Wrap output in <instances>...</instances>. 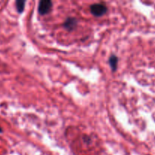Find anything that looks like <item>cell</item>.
<instances>
[{
    "label": "cell",
    "instance_id": "1",
    "mask_svg": "<svg viewBox=\"0 0 155 155\" xmlns=\"http://www.w3.org/2000/svg\"><path fill=\"white\" fill-rule=\"evenodd\" d=\"M90 9H91V14L96 17L102 16V15H105L107 12L106 6L105 5L101 4V3H96V4L91 5Z\"/></svg>",
    "mask_w": 155,
    "mask_h": 155
},
{
    "label": "cell",
    "instance_id": "2",
    "mask_svg": "<svg viewBox=\"0 0 155 155\" xmlns=\"http://www.w3.org/2000/svg\"><path fill=\"white\" fill-rule=\"evenodd\" d=\"M52 7H53V2L50 0H42L39 2L38 12L40 15H45L51 11Z\"/></svg>",
    "mask_w": 155,
    "mask_h": 155
},
{
    "label": "cell",
    "instance_id": "3",
    "mask_svg": "<svg viewBox=\"0 0 155 155\" xmlns=\"http://www.w3.org/2000/svg\"><path fill=\"white\" fill-rule=\"evenodd\" d=\"M77 24V21L73 18H68L64 23V27L68 30H72Z\"/></svg>",
    "mask_w": 155,
    "mask_h": 155
},
{
    "label": "cell",
    "instance_id": "4",
    "mask_svg": "<svg viewBox=\"0 0 155 155\" xmlns=\"http://www.w3.org/2000/svg\"><path fill=\"white\" fill-rule=\"evenodd\" d=\"M118 58L115 55H111L109 58V64L110 65V68L112 69V71H115L117 69V64H118Z\"/></svg>",
    "mask_w": 155,
    "mask_h": 155
},
{
    "label": "cell",
    "instance_id": "5",
    "mask_svg": "<svg viewBox=\"0 0 155 155\" xmlns=\"http://www.w3.org/2000/svg\"><path fill=\"white\" fill-rule=\"evenodd\" d=\"M24 7H25V1H23V0H18V1L16 2V8L18 13H22L24 10Z\"/></svg>",
    "mask_w": 155,
    "mask_h": 155
},
{
    "label": "cell",
    "instance_id": "6",
    "mask_svg": "<svg viewBox=\"0 0 155 155\" xmlns=\"http://www.w3.org/2000/svg\"><path fill=\"white\" fill-rule=\"evenodd\" d=\"M2 130L1 127H0V133H2Z\"/></svg>",
    "mask_w": 155,
    "mask_h": 155
}]
</instances>
